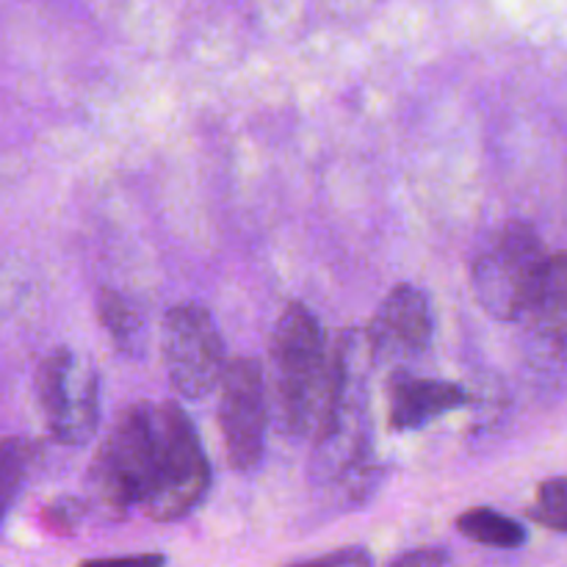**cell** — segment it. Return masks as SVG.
<instances>
[{
  "label": "cell",
  "mask_w": 567,
  "mask_h": 567,
  "mask_svg": "<svg viewBox=\"0 0 567 567\" xmlns=\"http://www.w3.org/2000/svg\"><path fill=\"white\" fill-rule=\"evenodd\" d=\"M161 358L169 385L188 402L208 399L230 363L214 316L197 302L166 310L161 321Z\"/></svg>",
  "instance_id": "obj_5"
},
{
  "label": "cell",
  "mask_w": 567,
  "mask_h": 567,
  "mask_svg": "<svg viewBox=\"0 0 567 567\" xmlns=\"http://www.w3.org/2000/svg\"><path fill=\"white\" fill-rule=\"evenodd\" d=\"M529 518L546 529L567 535V476H551L537 487Z\"/></svg>",
  "instance_id": "obj_13"
},
{
  "label": "cell",
  "mask_w": 567,
  "mask_h": 567,
  "mask_svg": "<svg viewBox=\"0 0 567 567\" xmlns=\"http://www.w3.org/2000/svg\"><path fill=\"white\" fill-rule=\"evenodd\" d=\"M153 404L125 408L111 424L109 437H103L89 468L92 502L111 518H122L133 507H142L153 474Z\"/></svg>",
  "instance_id": "obj_4"
},
{
  "label": "cell",
  "mask_w": 567,
  "mask_h": 567,
  "mask_svg": "<svg viewBox=\"0 0 567 567\" xmlns=\"http://www.w3.org/2000/svg\"><path fill=\"white\" fill-rule=\"evenodd\" d=\"M37 404L50 437L64 446H83L100 424V377L72 349L59 347L39 363Z\"/></svg>",
  "instance_id": "obj_6"
},
{
  "label": "cell",
  "mask_w": 567,
  "mask_h": 567,
  "mask_svg": "<svg viewBox=\"0 0 567 567\" xmlns=\"http://www.w3.org/2000/svg\"><path fill=\"white\" fill-rule=\"evenodd\" d=\"M286 567H374V554L365 546H347L313 559H299Z\"/></svg>",
  "instance_id": "obj_14"
},
{
  "label": "cell",
  "mask_w": 567,
  "mask_h": 567,
  "mask_svg": "<svg viewBox=\"0 0 567 567\" xmlns=\"http://www.w3.org/2000/svg\"><path fill=\"white\" fill-rule=\"evenodd\" d=\"M97 316L103 330L109 332L122 354H142L144 341H147V327H144V316L138 313L136 305L127 302L114 288H100Z\"/></svg>",
  "instance_id": "obj_10"
},
{
  "label": "cell",
  "mask_w": 567,
  "mask_h": 567,
  "mask_svg": "<svg viewBox=\"0 0 567 567\" xmlns=\"http://www.w3.org/2000/svg\"><path fill=\"white\" fill-rule=\"evenodd\" d=\"M164 554H125V557H103V559H86L78 567H164Z\"/></svg>",
  "instance_id": "obj_17"
},
{
  "label": "cell",
  "mask_w": 567,
  "mask_h": 567,
  "mask_svg": "<svg viewBox=\"0 0 567 567\" xmlns=\"http://www.w3.org/2000/svg\"><path fill=\"white\" fill-rule=\"evenodd\" d=\"M471 402L468 391L457 382L413 377L396 371L388 382V424L396 432H415Z\"/></svg>",
  "instance_id": "obj_9"
},
{
  "label": "cell",
  "mask_w": 567,
  "mask_h": 567,
  "mask_svg": "<svg viewBox=\"0 0 567 567\" xmlns=\"http://www.w3.org/2000/svg\"><path fill=\"white\" fill-rule=\"evenodd\" d=\"M153 474L144 493L142 513L158 524H175L205 502L214 471L203 441L181 404H153Z\"/></svg>",
  "instance_id": "obj_2"
},
{
  "label": "cell",
  "mask_w": 567,
  "mask_h": 567,
  "mask_svg": "<svg viewBox=\"0 0 567 567\" xmlns=\"http://www.w3.org/2000/svg\"><path fill=\"white\" fill-rule=\"evenodd\" d=\"M219 426L227 463L238 474L260 465L269 430L266 374L255 358H233L219 382Z\"/></svg>",
  "instance_id": "obj_7"
},
{
  "label": "cell",
  "mask_w": 567,
  "mask_h": 567,
  "mask_svg": "<svg viewBox=\"0 0 567 567\" xmlns=\"http://www.w3.org/2000/svg\"><path fill=\"white\" fill-rule=\"evenodd\" d=\"M460 535L471 543H480L487 548H520L529 540V532L520 520L502 515L491 507H471L457 518Z\"/></svg>",
  "instance_id": "obj_11"
},
{
  "label": "cell",
  "mask_w": 567,
  "mask_h": 567,
  "mask_svg": "<svg viewBox=\"0 0 567 567\" xmlns=\"http://www.w3.org/2000/svg\"><path fill=\"white\" fill-rule=\"evenodd\" d=\"M271 371L280 430L291 437L316 435L332 391L336 354L313 310L291 302L271 332Z\"/></svg>",
  "instance_id": "obj_1"
},
{
  "label": "cell",
  "mask_w": 567,
  "mask_h": 567,
  "mask_svg": "<svg viewBox=\"0 0 567 567\" xmlns=\"http://www.w3.org/2000/svg\"><path fill=\"white\" fill-rule=\"evenodd\" d=\"M432 336L435 313L430 297L419 286L402 282L377 308L365 341L377 360H413L430 349Z\"/></svg>",
  "instance_id": "obj_8"
},
{
  "label": "cell",
  "mask_w": 567,
  "mask_h": 567,
  "mask_svg": "<svg viewBox=\"0 0 567 567\" xmlns=\"http://www.w3.org/2000/svg\"><path fill=\"white\" fill-rule=\"evenodd\" d=\"M449 563H452V551L449 548L426 546L399 554L388 567H449Z\"/></svg>",
  "instance_id": "obj_16"
},
{
  "label": "cell",
  "mask_w": 567,
  "mask_h": 567,
  "mask_svg": "<svg viewBox=\"0 0 567 567\" xmlns=\"http://www.w3.org/2000/svg\"><path fill=\"white\" fill-rule=\"evenodd\" d=\"M546 258L532 225L515 219L498 227L471 266V288L480 308L496 321L524 319Z\"/></svg>",
  "instance_id": "obj_3"
},
{
  "label": "cell",
  "mask_w": 567,
  "mask_h": 567,
  "mask_svg": "<svg viewBox=\"0 0 567 567\" xmlns=\"http://www.w3.org/2000/svg\"><path fill=\"white\" fill-rule=\"evenodd\" d=\"M86 515V504L78 502V498H59L53 507H48L44 520L50 524V529L55 532H72Z\"/></svg>",
  "instance_id": "obj_15"
},
{
  "label": "cell",
  "mask_w": 567,
  "mask_h": 567,
  "mask_svg": "<svg viewBox=\"0 0 567 567\" xmlns=\"http://www.w3.org/2000/svg\"><path fill=\"white\" fill-rule=\"evenodd\" d=\"M37 454V443H31L28 437H0V529H3L6 518L14 509L28 476H31Z\"/></svg>",
  "instance_id": "obj_12"
}]
</instances>
